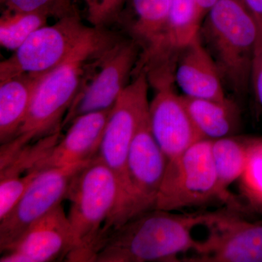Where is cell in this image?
<instances>
[{"mask_svg":"<svg viewBox=\"0 0 262 262\" xmlns=\"http://www.w3.org/2000/svg\"><path fill=\"white\" fill-rule=\"evenodd\" d=\"M122 37L94 27L63 63L41 77L23 123L14 137L1 145L0 168L27 146L62 130L74 100L91 74Z\"/></svg>","mask_w":262,"mask_h":262,"instance_id":"cell-1","label":"cell"},{"mask_svg":"<svg viewBox=\"0 0 262 262\" xmlns=\"http://www.w3.org/2000/svg\"><path fill=\"white\" fill-rule=\"evenodd\" d=\"M232 210L227 207L192 213L160 209L144 212L107 234L95 262H179V253L195 252L199 246L193 229L207 227Z\"/></svg>","mask_w":262,"mask_h":262,"instance_id":"cell-2","label":"cell"},{"mask_svg":"<svg viewBox=\"0 0 262 262\" xmlns=\"http://www.w3.org/2000/svg\"><path fill=\"white\" fill-rule=\"evenodd\" d=\"M67 200L71 203L67 216L75 246L66 261L95 262L118 204L116 177L96 156L77 174Z\"/></svg>","mask_w":262,"mask_h":262,"instance_id":"cell-3","label":"cell"},{"mask_svg":"<svg viewBox=\"0 0 262 262\" xmlns=\"http://www.w3.org/2000/svg\"><path fill=\"white\" fill-rule=\"evenodd\" d=\"M258 34L257 22L239 0H220L202 23L200 39L236 94L246 92L251 82Z\"/></svg>","mask_w":262,"mask_h":262,"instance_id":"cell-4","label":"cell"},{"mask_svg":"<svg viewBox=\"0 0 262 262\" xmlns=\"http://www.w3.org/2000/svg\"><path fill=\"white\" fill-rule=\"evenodd\" d=\"M114 105L97 156L116 177L119 201L106 227L110 232L130 219V196L127 160L131 144L141 122L149 115V81L144 72L134 75Z\"/></svg>","mask_w":262,"mask_h":262,"instance_id":"cell-5","label":"cell"},{"mask_svg":"<svg viewBox=\"0 0 262 262\" xmlns=\"http://www.w3.org/2000/svg\"><path fill=\"white\" fill-rule=\"evenodd\" d=\"M212 142L211 139H202L168 160L155 209L175 211L220 201L243 211L244 206L239 201L231 199L221 190Z\"/></svg>","mask_w":262,"mask_h":262,"instance_id":"cell-6","label":"cell"},{"mask_svg":"<svg viewBox=\"0 0 262 262\" xmlns=\"http://www.w3.org/2000/svg\"><path fill=\"white\" fill-rule=\"evenodd\" d=\"M93 29L82 23L79 13L38 29L1 61L0 81L22 74L44 75L63 63Z\"/></svg>","mask_w":262,"mask_h":262,"instance_id":"cell-7","label":"cell"},{"mask_svg":"<svg viewBox=\"0 0 262 262\" xmlns=\"http://www.w3.org/2000/svg\"><path fill=\"white\" fill-rule=\"evenodd\" d=\"M139 54L140 49L132 39L122 38L86 81L69 108L62 128L81 115L113 108L133 77Z\"/></svg>","mask_w":262,"mask_h":262,"instance_id":"cell-8","label":"cell"},{"mask_svg":"<svg viewBox=\"0 0 262 262\" xmlns=\"http://www.w3.org/2000/svg\"><path fill=\"white\" fill-rule=\"evenodd\" d=\"M91 161L39 172L9 214L0 221V252L34 222L67 200L74 179Z\"/></svg>","mask_w":262,"mask_h":262,"instance_id":"cell-9","label":"cell"},{"mask_svg":"<svg viewBox=\"0 0 262 262\" xmlns=\"http://www.w3.org/2000/svg\"><path fill=\"white\" fill-rule=\"evenodd\" d=\"M170 0H128L131 13L119 23L140 49L134 74L144 72L148 77L173 70L170 56L168 31Z\"/></svg>","mask_w":262,"mask_h":262,"instance_id":"cell-10","label":"cell"},{"mask_svg":"<svg viewBox=\"0 0 262 262\" xmlns=\"http://www.w3.org/2000/svg\"><path fill=\"white\" fill-rule=\"evenodd\" d=\"M239 212L232 210L207 226L209 232L196 254L179 261L262 262V222H249Z\"/></svg>","mask_w":262,"mask_h":262,"instance_id":"cell-11","label":"cell"},{"mask_svg":"<svg viewBox=\"0 0 262 262\" xmlns=\"http://www.w3.org/2000/svg\"><path fill=\"white\" fill-rule=\"evenodd\" d=\"M168 159L155 140L149 114L141 122L127 160L130 196V219L155 209Z\"/></svg>","mask_w":262,"mask_h":262,"instance_id":"cell-12","label":"cell"},{"mask_svg":"<svg viewBox=\"0 0 262 262\" xmlns=\"http://www.w3.org/2000/svg\"><path fill=\"white\" fill-rule=\"evenodd\" d=\"M74 237L61 204L34 222L2 253L1 262H51L67 260Z\"/></svg>","mask_w":262,"mask_h":262,"instance_id":"cell-13","label":"cell"},{"mask_svg":"<svg viewBox=\"0 0 262 262\" xmlns=\"http://www.w3.org/2000/svg\"><path fill=\"white\" fill-rule=\"evenodd\" d=\"M173 83L155 89L154 98L149 103L150 126L168 161L204 139L188 113L182 96L174 91Z\"/></svg>","mask_w":262,"mask_h":262,"instance_id":"cell-14","label":"cell"},{"mask_svg":"<svg viewBox=\"0 0 262 262\" xmlns=\"http://www.w3.org/2000/svg\"><path fill=\"white\" fill-rule=\"evenodd\" d=\"M113 108L75 119L69 125L66 135L37 162L31 172L70 166L96 158Z\"/></svg>","mask_w":262,"mask_h":262,"instance_id":"cell-15","label":"cell"},{"mask_svg":"<svg viewBox=\"0 0 262 262\" xmlns=\"http://www.w3.org/2000/svg\"><path fill=\"white\" fill-rule=\"evenodd\" d=\"M175 82L189 97L226 101L223 80L199 36L179 53Z\"/></svg>","mask_w":262,"mask_h":262,"instance_id":"cell-16","label":"cell"},{"mask_svg":"<svg viewBox=\"0 0 262 262\" xmlns=\"http://www.w3.org/2000/svg\"><path fill=\"white\" fill-rule=\"evenodd\" d=\"M42 76L22 74L0 81L1 145L9 142L18 132Z\"/></svg>","mask_w":262,"mask_h":262,"instance_id":"cell-17","label":"cell"},{"mask_svg":"<svg viewBox=\"0 0 262 262\" xmlns=\"http://www.w3.org/2000/svg\"><path fill=\"white\" fill-rule=\"evenodd\" d=\"M182 96L193 122L204 139L216 140L235 134L239 125V113L233 101Z\"/></svg>","mask_w":262,"mask_h":262,"instance_id":"cell-18","label":"cell"},{"mask_svg":"<svg viewBox=\"0 0 262 262\" xmlns=\"http://www.w3.org/2000/svg\"><path fill=\"white\" fill-rule=\"evenodd\" d=\"M251 141V137L234 135L212 142V155L219 185L225 195L234 201L237 199L229 192V187L239 180L246 168Z\"/></svg>","mask_w":262,"mask_h":262,"instance_id":"cell-19","label":"cell"},{"mask_svg":"<svg viewBox=\"0 0 262 262\" xmlns=\"http://www.w3.org/2000/svg\"><path fill=\"white\" fill-rule=\"evenodd\" d=\"M203 18L195 0H170L168 48L177 61L180 52L199 36Z\"/></svg>","mask_w":262,"mask_h":262,"instance_id":"cell-20","label":"cell"},{"mask_svg":"<svg viewBox=\"0 0 262 262\" xmlns=\"http://www.w3.org/2000/svg\"><path fill=\"white\" fill-rule=\"evenodd\" d=\"M49 17L38 12L3 10L0 17V44L14 52L33 32L47 25Z\"/></svg>","mask_w":262,"mask_h":262,"instance_id":"cell-21","label":"cell"},{"mask_svg":"<svg viewBox=\"0 0 262 262\" xmlns=\"http://www.w3.org/2000/svg\"><path fill=\"white\" fill-rule=\"evenodd\" d=\"M239 182L246 208L262 215V138L251 137L247 163Z\"/></svg>","mask_w":262,"mask_h":262,"instance_id":"cell-22","label":"cell"},{"mask_svg":"<svg viewBox=\"0 0 262 262\" xmlns=\"http://www.w3.org/2000/svg\"><path fill=\"white\" fill-rule=\"evenodd\" d=\"M4 9L18 12H38L61 19L78 14L71 0H1Z\"/></svg>","mask_w":262,"mask_h":262,"instance_id":"cell-23","label":"cell"},{"mask_svg":"<svg viewBox=\"0 0 262 262\" xmlns=\"http://www.w3.org/2000/svg\"><path fill=\"white\" fill-rule=\"evenodd\" d=\"M39 172L0 179V221L9 214Z\"/></svg>","mask_w":262,"mask_h":262,"instance_id":"cell-24","label":"cell"},{"mask_svg":"<svg viewBox=\"0 0 262 262\" xmlns=\"http://www.w3.org/2000/svg\"><path fill=\"white\" fill-rule=\"evenodd\" d=\"M88 10V20L91 27L107 29L119 23L128 0H83Z\"/></svg>","mask_w":262,"mask_h":262,"instance_id":"cell-25","label":"cell"},{"mask_svg":"<svg viewBox=\"0 0 262 262\" xmlns=\"http://www.w3.org/2000/svg\"><path fill=\"white\" fill-rule=\"evenodd\" d=\"M251 82L262 107V28L260 27H258L257 40L253 52Z\"/></svg>","mask_w":262,"mask_h":262,"instance_id":"cell-26","label":"cell"},{"mask_svg":"<svg viewBox=\"0 0 262 262\" xmlns=\"http://www.w3.org/2000/svg\"><path fill=\"white\" fill-rule=\"evenodd\" d=\"M262 28V0H239Z\"/></svg>","mask_w":262,"mask_h":262,"instance_id":"cell-27","label":"cell"},{"mask_svg":"<svg viewBox=\"0 0 262 262\" xmlns=\"http://www.w3.org/2000/svg\"><path fill=\"white\" fill-rule=\"evenodd\" d=\"M200 12H201L203 18H205L208 12L213 8V6L220 0H195Z\"/></svg>","mask_w":262,"mask_h":262,"instance_id":"cell-28","label":"cell"}]
</instances>
